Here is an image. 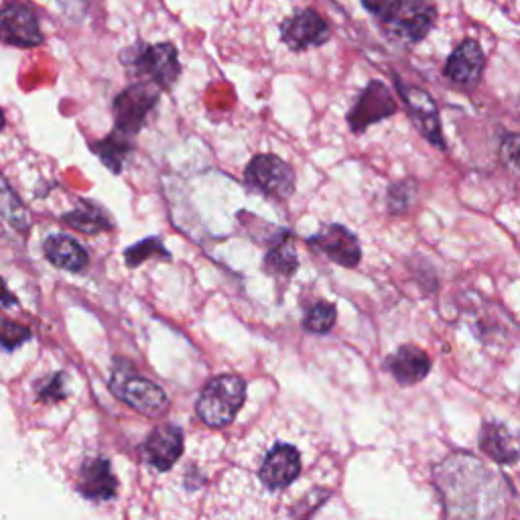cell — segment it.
I'll use <instances>...</instances> for the list:
<instances>
[{
	"label": "cell",
	"instance_id": "1",
	"mask_svg": "<svg viewBox=\"0 0 520 520\" xmlns=\"http://www.w3.org/2000/svg\"><path fill=\"white\" fill-rule=\"evenodd\" d=\"M246 401V382L236 374H220L212 378L202 390L198 401V415L210 427L230 425Z\"/></svg>",
	"mask_w": 520,
	"mask_h": 520
},
{
	"label": "cell",
	"instance_id": "2",
	"mask_svg": "<svg viewBox=\"0 0 520 520\" xmlns=\"http://www.w3.org/2000/svg\"><path fill=\"white\" fill-rule=\"evenodd\" d=\"M110 388L120 401L147 417H159L169 405L165 390L153 380L137 376L124 360L116 362Z\"/></svg>",
	"mask_w": 520,
	"mask_h": 520
},
{
	"label": "cell",
	"instance_id": "3",
	"mask_svg": "<svg viewBox=\"0 0 520 520\" xmlns=\"http://www.w3.org/2000/svg\"><path fill=\"white\" fill-rule=\"evenodd\" d=\"M130 61L128 70H133L137 76L145 78L147 82L155 84L161 90L173 88L181 74V65L177 57V49L171 43H159V45H147L141 49H128Z\"/></svg>",
	"mask_w": 520,
	"mask_h": 520
},
{
	"label": "cell",
	"instance_id": "4",
	"mask_svg": "<svg viewBox=\"0 0 520 520\" xmlns=\"http://www.w3.org/2000/svg\"><path fill=\"white\" fill-rule=\"evenodd\" d=\"M159 90L151 82H139L128 86L114 98V126L120 133L135 137L141 133V128L147 122L149 112L155 108L159 100Z\"/></svg>",
	"mask_w": 520,
	"mask_h": 520
},
{
	"label": "cell",
	"instance_id": "5",
	"mask_svg": "<svg viewBox=\"0 0 520 520\" xmlns=\"http://www.w3.org/2000/svg\"><path fill=\"white\" fill-rule=\"evenodd\" d=\"M246 183L273 200H287L295 191L293 169L277 155H256L246 171Z\"/></svg>",
	"mask_w": 520,
	"mask_h": 520
},
{
	"label": "cell",
	"instance_id": "6",
	"mask_svg": "<svg viewBox=\"0 0 520 520\" xmlns=\"http://www.w3.org/2000/svg\"><path fill=\"white\" fill-rule=\"evenodd\" d=\"M437 13L427 0H401V5L382 19L384 29L390 37L403 43H419L433 29Z\"/></svg>",
	"mask_w": 520,
	"mask_h": 520
},
{
	"label": "cell",
	"instance_id": "7",
	"mask_svg": "<svg viewBox=\"0 0 520 520\" xmlns=\"http://www.w3.org/2000/svg\"><path fill=\"white\" fill-rule=\"evenodd\" d=\"M397 108L399 106L393 94H390L388 86H384L382 82H370L364 88V92L358 96L354 108L350 110L348 122L354 133H364V130L374 122L393 116Z\"/></svg>",
	"mask_w": 520,
	"mask_h": 520
},
{
	"label": "cell",
	"instance_id": "8",
	"mask_svg": "<svg viewBox=\"0 0 520 520\" xmlns=\"http://www.w3.org/2000/svg\"><path fill=\"white\" fill-rule=\"evenodd\" d=\"M307 244L317 248L319 252H323L332 260V263L348 267V269L356 267L362 258V248H360L356 234H352L342 224L323 226L317 234L307 238Z\"/></svg>",
	"mask_w": 520,
	"mask_h": 520
},
{
	"label": "cell",
	"instance_id": "9",
	"mask_svg": "<svg viewBox=\"0 0 520 520\" xmlns=\"http://www.w3.org/2000/svg\"><path fill=\"white\" fill-rule=\"evenodd\" d=\"M281 39L291 51H307L319 47L330 39V25L325 23L315 11L305 9L289 17L281 25Z\"/></svg>",
	"mask_w": 520,
	"mask_h": 520
},
{
	"label": "cell",
	"instance_id": "10",
	"mask_svg": "<svg viewBox=\"0 0 520 520\" xmlns=\"http://www.w3.org/2000/svg\"><path fill=\"white\" fill-rule=\"evenodd\" d=\"M301 474V455L293 445L279 443L275 445L260 466L258 478L269 490H285Z\"/></svg>",
	"mask_w": 520,
	"mask_h": 520
},
{
	"label": "cell",
	"instance_id": "11",
	"mask_svg": "<svg viewBox=\"0 0 520 520\" xmlns=\"http://www.w3.org/2000/svg\"><path fill=\"white\" fill-rule=\"evenodd\" d=\"M486 68V57L474 39H466L455 47L445 63V76L460 88H476Z\"/></svg>",
	"mask_w": 520,
	"mask_h": 520
},
{
	"label": "cell",
	"instance_id": "12",
	"mask_svg": "<svg viewBox=\"0 0 520 520\" xmlns=\"http://www.w3.org/2000/svg\"><path fill=\"white\" fill-rule=\"evenodd\" d=\"M0 27H3V41L7 45L27 49L43 43V33L39 29L35 13L21 3H9L3 9Z\"/></svg>",
	"mask_w": 520,
	"mask_h": 520
},
{
	"label": "cell",
	"instance_id": "13",
	"mask_svg": "<svg viewBox=\"0 0 520 520\" xmlns=\"http://www.w3.org/2000/svg\"><path fill=\"white\" fill-rule=\"evenodd\" d=\"M145 460L159 472H169L183 453V431L177 425L157 427L143 445Z\"/></svg>",
	"mask_w": 520,
	"mask_h": 520
},
{
	"label": "cell",
	"instance_id": "14",
	"mask_svg": "<svg viewBox=\"0 0 520 520\" xmlns=\"http://www.w3.org/2000/svg\"><path fill=\"white\" fill-rule=\"evenodd\" d=\"M401 96L411 112L413 122L417 124V128L421 130V135L433 143L435 147L443 149V137H441V122H439V110L433 102V98L421 90V88H413V86H403L399 84Z\"/></svg>",
	"mask_w": 520,
	"mask_h": 520
},
{
	"label": "cell",
	"instance_id": "15",
	"mask_svg": "<svg viewBox=\"0 0 520 520\" xmlns=\"http://www.w3.org/2000/svg\"><path fill=\"white\" fill-rule=\"evenodd\" d=\"M78 492L92 502H108L118 494V480L106 458H90L78 474Z\"/></svg>",
	"mask_w": 520,
	"mask_h": 520
},
{
	"label": "cell",
	"instance_id": "16",
	"mask_svg": "<svg viewBox=\"0 0 520 520\" xmlns=\"http://www.w3.org/2000/svg\"><path fill=\"white\" fill-rule=\"evenodd\" d=\"M480 449L496 464H516L520 460V433L504 423H484L480 431Z\"/></svg>",
	"mask_w": 520,
	"mask_h": 520
},
{
	"label": "cell",
	"instance_id": "17",
	"mask_svg": "<svg viewBox=\"0 0 520 520\" xmlns=\"http://www.w3.org/2000/svg\"><path fill=\"white\" fill-rule=\"evenodd\" d=\"M386 368L403 386L421 382L431 370V358L417 346H401L393 356H388Z\"/></svg>",
	"mask_w": 520,
	"mask_h": 520
},
{
	"label": "cell",
	"instance_id": "18",
	"mask_svg": "<svg viewBox=\"0 0 520 520\" xmlns=\"http://www.w3.org/2000/svg\"><path fill=\"white\" fill-rule=\"evenodd\" d=\"M43 252L49 263L68 273H80L88 265V252L82 244L65 234H53L45 240Z\"/></svg>",
	"mask_w": 520,
	"mask_h": 520
},
{
	"label": "cell",
	"instance_id": "19",
	"mask_svg": "<svg viewBox=\"0 0 520 520\" xmlns=\"http://www.w3.org/2000/svg\"><path fill=\"white\" fill-rule=\"evenodd\" d=\"M92 149L112 173H120L126 159L130 157V153H133V143H130L128 135L120 133V130H114L110 137L96 143Z\"/></svg>",
	"mask_w": 520,
	"mask_h": 520
},
{
	"label": "cell",
	"instance_id": "20",
	"mask_svg": "<svg viewBox=\"0 0 520 520\" xmlns=\"http://www.w3.org/2000/svg\"><path fill=\"white\" fill-rule=\"evenodd\" d=\"M297 252L291 242L289 232H283L281 238L273 244V248L265 256V269L271 275H281V277H291L297 271Z\"/></svg>",
	"mask_w": 520,
	"mask_h": 520
},
{
	"label": "cell",
	"instance_id": "21",
	"mask_svg": "<svg viewBox=\"0 0 520 520\" xmlns=\"http://www.w3.org/2000/svg\"><path fill=\"white\" fill-rule=\"evenodd\" d=\"M63 222L70 224L72 228H76L80 232H86V234H98V232L112 230V224L106 218V214L92 204H82L80 208H76L68 216H63Z\"/></svg>",
	"mask_w": 520,
	"mask_h": 520
},
{
	"label": "cell",
	"instance_id": "22",
	"mask_svg": "<svg viewBox=\"0 0 520 520\" xmlns=\"http://www.w3.org/2000/svg\"><path fill=\"white\" fill-rule=\"evenodd\" d=\"M336 317H338V309L334 303L319 301L311 305L309 311L305 313L303 328L311 334H328L334 328Z\"/></svg>",
	"mask_w": 520,
	"mask_h": 520
},
{
	"label": "cell",
	"instance_id": "23",
	"mask_svg": "<svg viewBox=\"0 0 520 520\" xmlns=\"http://www.w3.org/2000/svg\"><path fill=\"white\" fill-rule=\"evenodd\" d=\"M151 256H159V258H167V260L171 258V254L165 250V246L159 238L141 240L139 244H135L133 248H126V252H124L128 267H139Z\"/></svg>",
	"mask_w": 520,
	"mask_h": 520
},
{
	"label": "cell",
	"instance_id": "24",
	"mask_svg": "<svg viewBox=\"0 0 520 520\" xmlns=\"http://www.w3.org/2000/svg\"><path fill=\"white\" fill-rule=\"evenodd\" d=\"M31 340V330L21 323H15L11 319L3 321V346L7 350H15Z\"/></svg>",
	"mask_w": 520,
	"mask_h": 520
},
{
	"label": "cell",
	"instance_id": "25",
	"mask_svg": "<svg viewBox=\"0 0 520 520\" xmlns=\"http://www.w3.org/2000/svg\"><path fill=\"white\" fill-rule=\"evenodd\" d=\"M39 397L43 401H49V403H55V401H61L65 399V395H68V388H65V376L63 372H57L53 374L51 378H47L41 386H39Z\"/></svg>",
	"mask_w": 520,
	"mask_h": 520
},
{
	"label": "cell",
	"instance_id": "26",
	"mask_svg": "<svg viewBox=\"0 0 520 520\" xmlns=\"http://www.w3.org/2000/svg\"><path fill=\"white\" fill-rule=\"evenodd\" d=\"M362 5L374 17L386 19L390 13H393L401 5V0H362Z\"/></svg>",
	"mask_w": 520,
	"mask_h": 520
},
{
	"label": "cell",
	"instance_id": "27",
	"mask_svg": "<svg viewBox=\"0 0 520 520\" xmlns=\"http://www.w3.org/2000/svg\"><path fill=\"white\" fill-rule=\"evenodd\" d=\"M502 159L512 167H520V135H510L504 139Z\"/></svg>",
	"mask_w": 520,
	"mask_h": 520
}]
</instances>
